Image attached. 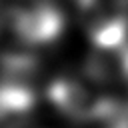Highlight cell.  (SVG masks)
<instances>
[{"instance_id":"7a4b0ae2","label":"cell","mask_w":128,"mask_h":128,"mask_svg":"<svg viewBox=\"0 0 128 128\" xmlns=\"http://www.w3.org/2000/svg\"><path fill=\"white\" fill-rule=\"evenodd\" d=\"M12 20L28 46L50 44L64 30V14L50 0H28L24 6H12Z\"/></svg>"},{"instance_id":"3957f363","label":"cell","mask_w":128,"mask_h":128,"mask_svg":"<svg viewBox=\"0 0 128 128\" xmlns=\"http://www.w3.org/2000/svg\"><path fill=\"white\" fill-rule=\"evenodd\" d=\"M0 128H18V122L12 118V114H10L2 94H0Z\"/></svg>"},{"instance_id":"6da1fadb","label":"cell","mask_w":128,"mask_h":128,"mask_svg":"<svg viewBox=\"0 0 128 128\" xmlns=\"http://www.w3.org/2000/svg\"><path fill=\"white\" fill-rule=\"evenodd\" d=\"M50 102L64 114L82 122H106L108 128H128V104H120L94 86L74 80L56 78L48 88Z\"/></svg>"},{"instance_id":"277c9868","label":"cell","mask_w":128,"mask_h":128,"mask_svg":"<svg viewBox=\"0 0 128 128\" xmlns=\"http://www.w3.org/2000/svg\"><path fill=\"white\" fill-rule=\"evenodd\" d=\"M122 80L128 84V44L122 50Z\"/></svg>"}]
</instances>
